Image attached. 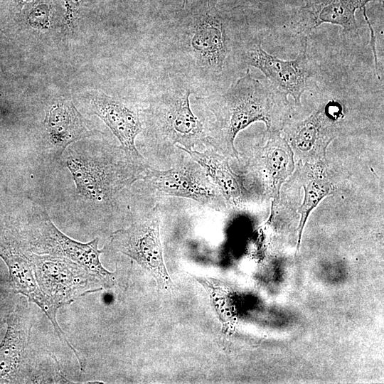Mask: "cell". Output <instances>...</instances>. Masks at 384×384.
<instances>
[{"label":"cell","mask_w":384,"mask_h":384,"mask_svg":"<svg viewBox=\"0 0 384 384\" xmlns=\"http://www.w3.org/2000/svg\"><path fill=\"white\" fill-rule=\"evenodd\" d=\"M44 124L48 139L60 156L72 143L98 132L87 128L85 120L72 102L53 105L46 111Z\"/></svg>","instance_id":"14"},{"label":"cell","mask_w":384,"mask_h":384,"mask_svg":"<svg viewBox=\"0 0 384 384\" xmlns=\"http://www.w3.org/2000/svg\"><path fill=\"white\" fill-rule=\"evenodd\" d=\"M188 0H182V9H185L188 6Z\"/></svg>","instance_id":"23"},{"label":"cell","mask_w":384,"mask_h":384,"mask_svg":"<svg viewBox=\"0 0 384 384\" xmlns=\"http://www.w3.org/2000/svg\"><path fill=\"white\" fill-rule=\"evenodd\" d=\"M199 107L212 118L203 117L208 132L209 147L238 159L235 147L238 134L252 123L263 122L268 132L280 126L288 110L287 95L270 82L265 84L246 73L223 93L196 97Z\"/></svg>","instance_id":"2"},{"label":"cell","mask_w":384,"mask_h":384,"mask_svg":"<svg viewBox=\"0 0 384 384\" xmlns=\"http://www.w3.org/2000/svg\"><path fill=\"white\" fill-rule=\"evenodd\" d=\"M177 146L202 167L228 204L238 206L246 200V191L238 176L230 167L225 156L211 147L200 151Z\"/></svg>","instance_id":"13"},{"label":"cell","mask_w":384,"mask_h":384,"mask_svg":"<svg viewBox=\"0 0 384 384\" xmlns=\"http://www.w3.org/2000/svg\"><path fill=\"white\" fill-rule=\"evenodd\" d=\"M31 1L33 0H14V4L21 11L23 6Z\"/></svg>","instance_id":"22"},{"label":"cell","mask_w":384,"mask_h":384,"mask_svg":"<svg viewBox=\"0 0 384 384\" xmlns=\"http://www.w3.org/2000/svg\"><path fill=\"white\" fill-rule=\"evenodd\" d=\"M327 112L325 105L304 120L294 125L293 144L300 151H311L319 144L334 138V123L337 121Z\"/></svg>","instance_id":"16"},{"label":"cell","mask_w":384,"mask_h":384,"mask_svg":"<svg viewBox=\"0 0 384 384\" xmlns=\"http://www.w3.org/2000/svg\"><path fill=\"white\" fill-rule=\"evenodd\" d=\"M50 9L44 3L33 6L28 14V21L33 24L44 25L48 23Z\"/></svg>","instance_id":"20"},{"label":"cell","mask_w":384,"mask_h":384,"mask_svg":"<svg viewBox=\"0 0 384 384\" xmlns=\"http://www.w3.org/2000/svg\"><path fill=\"white\" fill-rule=\"evenodd\" d=\"M34 273L41 289L62 306L74 298L95 292L88 288L95 279L78 264L65 258L31 252Z\"/></svg>","instance_id":"9"},{"label":"cell","mask_w":384,"mask_h":384,"mask_svg":"<svg viewBox=\"0 0 384 384\" xmlns=\"http://www.w3.org/2000/svg\"><path fill=\"white\" fill-rule=\"evenodd\" d=\"M19 311L9 318L6 332L0 343V378L14 373L26 358L28 329Z\"/></svg>","instance_id":"15"},{"label":"cell","mask_w":384,"mask_h":384,"mask_svg":"<svg viewBox=\"0 0 384 384\" xmlns=\"http://www.w3.org/2000/svg\"><path fill=\"white\" fill-rule=\"evenodd\" d=\"M99 239L88 242L73 240L60 231L46 213L39 215L32 227L29 243L31 252L69 260L85 269L106 287L114 282V272L105 269L100 261L103 249Z\"/></svg>","instance_id":"8"},{"label":"cell","mask_w":384,"mask_h":384,"mask_svg":"<svg viewBox=\"0 0 384 384\" xmlns=\"http://www.w3.org/2000/svg\"><path fill=\"white\" fill-rule=\"evenodd\" d=\"M304 189V199L298 212L301 215L299 225V240L297 250L300 245L302 231L311 211L318 203L332 191V186L326 176L324 175L323 170L316 168L310 170L303 183Z\"/></svg>","instance_id":"18"},{"label":"cell","mask_w":384,"mask_h":384,"mask_svg":"<svg viewBox=\"0 0 384 384\" xmlns=\"http://www.w3.org/2000/svg\"><path fill=\"white\" fill-rule=\"evenodd\" d=\"M247 28L241 9L200 0L175 13L161 42L169 63L193 92L217 82L229 61L236 60Z\"/></svg>","instance_id":"1"},{"label":"cell","mask_w":384,"mask_h":384,"mask_svg":"<svg viewBox=\"0 0 384 384\" xmlns=\"http://www.w3.org/2000/svg\"><path fill=\"white\" fill-rule=\"evenodd\" d=\"M261 43L260 39L247 38L236 55V61L260 70L274 87L290 95L299 105L304 92L318 87V68L308 55L307 36L302 39L297 56L290 60L268 53Z\"/></svg>","instance_id":"6"},{"label":"cell","mask_w":384,"mask_h":384,"mask_svg":"<svg viewBox=\"0 0 384 384\" xmlns=\"http://www.w3.org/2000/svg\"><path fill=\"white\" fill-rule=\"evenodd\" d=\"M139 193L132 222L112 233L110 243L150 273L159 289L169 291L174 284L164 259L159 198L147 187H142Z\"/></svg>","instance_id":"5"},{"label":"cell","mask_w":384,"mask_h":384,"mask_svg":"<svg viewBox=\"0 0 384 384\" xmlns=\"http://www.w3.org/2000/svg\"><path fill=\"white\" fill-rule=\"evenodd\" d=\"M90 108L111 129L127 156L137 164L149 167L135 143L142 130L143 109L130 106L105 94L95 96L91 100Z\"/></svg>","instance_id":"11"},{"label":"cell","mask_w":384,"mask_h":384,"mask_svg":"<svg viewBox=\"0 0 384 384\" xmlns=\"http://www.w3.org/2000/svg\"><path fill=\"white\" fill-rule=\"evenodd\" d=\"M192 93L183 83L151 96L142 110L140 153L149 168L171 167L183 152L177 146L200 151L209 147L206 125L191 106Z\"/></svg>","instance_id":"3"},{"label":"cell","mask_w":384,"mask_h":384,"mask_svg":"<svg viewBox=\"0 0 384 384\" xmlns=\"http://www.w3.org/2000/svg\"><path fill=\"white\" fill-rule=\"evenodd\" d=\"M363 10V16L366 19V21L370 28V45L372 48V52H373V58H374V61H375V70H376V74L378 75V77L379 78V75H378V58H377V53H376V48H375V33H374V30L372 27V25L368 19V17L366 14V6L365 7H363L361 9Z\"/></svg>","instance_id":"21"},{"label":"cell","mask_w":384,"mask_h":384,"mask_svg":"<svg viewBox=\"0 0 384 384\" xmlns=\"http://www.w3.org/2000/svg\"><path fill=\"white\" fill-rule=\"evenodd\" d=\"M270 136L263 148L265 162L271 179V187L277 198L284 181L294 169V156L287 142L277 132H270Z\"/></svg>","instance_id":"17"},{"label":"cell","mask_w":384,"mask_h":384,"mask_svg":"<svg viewBox=\"0 0 384 384\" xmlns=\"http://www.w3.org/2000/svg\"><path fill=\"white\" fill-rule=\"evenodd\" d=\"M193 278L198 282L209 295L210 302L218 316L223 328L227 329L233 325L235 320L233 292L225 283L210 277H197Z\"/></svg>","instance_id":"19"},{"label":"cell","mask_w":384,"mask_h":384,"mask_svg":"<svg viewBox=\"0 0 384 384\" xmlns=\"http://www.w3.org/2000/svg\"><path fill=\"white\" fill-rule=\"evenodd\" d=\"M0 257L6 263L11 286L16 293L21 294L38 305L52 323L60 339L68 346L76 356L80 366H84L85 360L70 343L57 321V313L63 306L48 296L39 286L36 279L32 262L29 256L0 242Z\"/></svg>","instance_id":"10"},{"label":"cell","mask_w":384,"mask_h":384,"mask_svg":"<svg viewBox=\"0 0 384 384\" xmlns=\"http://www.w3.org/2000/svg\"><path fill=\"white\" fill-rule=\"evenodd\" d=\"M65 163L77 193L107 209H112L149 168L130 160L120 146L107 142L90 151H69Z\"/></svg>","instance_id":"4"},{"label":"cell","mask_w":384,"mask_h":384,"mask_svg":"<svg viewBox=\"0 0 384 384\" xmlns=\"http://www.w3.org/2000/svg\"><path fill=\"white\" fill-rule=\"evenodd\" d=\"M370 1L383 3V0H305L293 14L291 26L304 36L322 23L340 26L344 32L356 31V11Z\"/></svg>","instance_id":"12"},{"label":"cell","mask_w":384,"mask_h":384,"mask_svg":"<svg viewBox=\"0 0 384 384\" xmlns=\"http://www.w3.org/2000/svg\"><path fill=\"white\" fill-rule=\"evenodd\" d=\"M141 180L159 198H188L214 210H221L224 206L218 188L202 167L185 151L169 169L147 168Z\"/></svg>","instance_id":"7"}]
</instances>
